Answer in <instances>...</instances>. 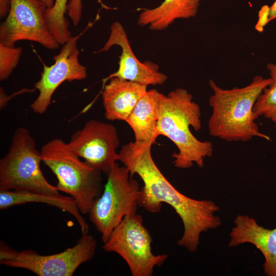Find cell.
Listing matches in <instances>:
<instances>
[{"mask_svg": "<svg viewBox=\"0 0 276 276\" xmlns=\"http://www.w3.org/2000/svg\"><path fill=\"white\" fill-rule=\"evenodd\" d=\"M152 144L134 141L123 145L119 152V160L127 168L131 177L137 174L143 182L138 206L150 213H157L163 203L170 205L183 225V235L177 241L178 245L195 252L200 234L220 226V217L214 215L219 208L211 200H196L178 191L155 163L151 154Z\"/></svg>", "mask_w": 276, "mask_h": 276, "instance_id": "cell-1", "label": "cell"}, {"mask_svg": "<svg viewBox=\"0 0 276 276\" xmlns=\"http://www.w3.org/2000/svg\"><path fill=\"white\" fill-rule=\"evenodd\" d=\"M271 81L270 78L256 76L245 86L224 89L210 79L209 85L213 93L209 99L210 135L227 142H247L254 137L271 141L260 131L254 112L258 97Z\"/></svg>", "mask_w": 276, "mask_h": 276, "instance_id": "cell-2", "label": "cell"}, {"mask_svg": "<svg viewBox=\"0 0 276 276\" xmlns=\"http://www.w3.org/2000/svg\"><path fill=\"white\" fill-rule=\"evenodd\" d=\"M201 109L186 89L177 88L167 95L161 93L157 133L170 140L176 146L173 163L179 169H188L195 163L202 167L206 157L213 153L211 142L201 141L192 133L201 128Z\"/></svg>", "mask_w": 276, "mask_h": 276, "instance_id": "cell-3", "label": "cell"}, {"mask_svg": "<svg viewBox=\"0 0 276 276\" xmlns=\"http://www.w3.org/2000/svg\"><path fill=\"white\" fill-rule=\"evenodd\" d=\"M40 152L42 162L57 179L58 191L69 194L81 213L88 214L103 191L102 172L81 160L58 138L44 144Z\"/></svg>", "mask_w": 276, "mask_h": 276, "instance_id": "cell-4", "label": "cell"}, {"mask_svg": "<svg viewBox=\"0 0 276 276\" xmlns=\"http://www.w3.org/2000/svg\"><path fill=\"white\" fill-rule=\"evenodd\" d=\"M41 152L28 129L18 127L12 135L7 154L0 160V191H29L59 195L40 169Z\"/></svg>", "mask_w": 276, "mask_h": 276, "instance_id": "cell-5", "label": "cell"}, {"mask_svg": "<svg viewBox=\"0 0 276 276\" xmlns=\"http://www.w3.org/2000/svg\"><path fill=\"white\" fill-rule=\"evenodd\" d=\"M107 176L102 193L88 213L103 243L125 216L136 213L141 190L138 181L133 179L127 168L117 163Z\"/></svg>", "mask_w": 276, "mask_h": 276, "instance_id": "cell-6", "label": "cell"}, {"mask_svg": "<svg viewBox=\"0 0 276 276\" xmlns=\"http://www.w3.org/2000/svg\"><path fill=\"white\" fill-rule=\"evenodd\" d=\"M96 248V240L88 233L82 234L73 247L50 255L31 249L17 251L1 242L0 263L24 268L39 276H72L81 264L93 258Z\"/></svg>", "mask_w": 276, "mask_h": 276, "instance_id": "cell-7", "label": "cell"}, {"mask_svg": "<svg viewBox=\"0 0 276 276\" xmlns=\"http://www.w3.org/2000/svg\"><path fill=\"white\" fill-rule=\"evenodd\" d=\"M152 241L149 231L144 225L142 216L135 213L123 218L102 248L120 255L127 264L132 276H151L154 268L162 266L168 258L167 254L152 253Z\"/></svg>", "mask_w": 276, "mask_h": 276, "instance_id": "cell-8", "label": "cell"}, {"mask_svg": "<svg viewBox=\"0 0 276 276\" xmlns=\"http://www.w3.org/2000/svg\"><path fill=\"white\" fill-rule=\"evenodd\" d=\"M47 9L39 0H10L9 11L0 26V43L14 47L18 41L29 40L49 50L58 49L60 44L45 20Z\"/></svg>", "mask_w": 276, "mask_h": 276, "instance_id": "cell-9", "label": "cell"}, {"mask_svg": "<svg viewBox=\"0 0 276 276\" xmlns=\"http://www.w3.org/2000/svg\"><path fill=\"white\" fill-rule=\"evenodd\" d=\"M67 144L76 155L106 175L119 160L118 134L111 124L89 120L72 135Z\"/></svg>", "mask_w": 276, "mask_h": 276, "instance_id": "cell-10", "label": "cell"}, {"mask_svg": "<svg viewBox=\"0 0 276 276\" xmlns=\"http://www.w3.org/2000/svg\"><path fill=\"white\" fill-rule=\"evenodd\" d=\"M85 31L72 36L63 45L59 53L54 57L53 64L43 65L40 78L34 84L39 94L30 105L34 112L42 114L47 111L54 93L63 82L81 80L86 78V67L79 62V51L77 47V41Z\"/></svg>", "mask_w": 276, "mask_h": 276, "instance_id": "cell-11", "label": "cell"}, {"mask_svg": "<svg viewBox=\"0 0 276 276\" xmlns=\"http://www.w3.org/2000/svg\"><path fill=\"white\" fill-rule=\"evenodd\" d=\"M110 30L107 41L98 52H106L112 46L118 45L121 49V54L118 70L107 79L116 77L147 86L160 85L167 81V75L159 71L157 64L150 61L142 62L136 57L126 32L120 22H113Z\"/></svg>", "mask_w": 276, "mask_h": 276, "instance_id": "cell-12", "label": "cell"}, {"mask_svg": "<svg viewBox=\"0 0 276 276\" xmlns=\"http://www.w3.org/2000/svg\"><path fill=\"white\" fill-rule=\"evenodd\" d=\"M235 226L230 233L229 247L250 243L258 248L265 258L264 272L276 276V227L270 229L259 225L254 218L239 215L234 220Z\"/></svg>", "mask_w": 276, "mask_h": 276, "instance_id": "cell-13", "label": "cell"}, {"mask_svg": "<svg viewBox=\"0 0 276 276\" xmlns=\"http://www.w3.org/2000/svg\"><path fill=\"white\" fill-rule=\"evenodd\" d=\"M102 91L105 118L125 121L147 91V85L116 77L109 79Z\"/></svg>", "mask_w": 276, "mask_h": 276, "instance_id": "cell-14", "label": "cell"}, {"mask_svg": "<svg viewBox=\"0 0 276 276\" xmlns=\"http://www.w3.org/2000/svg\"><path fill=\"white\" fill-rule=\"evenodd\" d=\"M160 95L155 89L147 90L126 120L133 132L135 142L153 144L158 137Z\"/></svg>", "mask_w": 276, "mask_h": 276, "instance_id": "cell-15", "label": "cell"}, {"mask_svg": "<svg viewBox=\"0 0 276 276\" xmlns=\"http://www.w3.org/2000/svg\"><path fill=\"white\" fill-rule=\"evenodd\" d=\"M201 0H164L153 9H146L140 14L137 24L147 26L153 31L165 30L176 19L195 17Z\"/></svg>", "mask_w": 276, "mask_h": 276, "instance_id": "cell-16", "label": "cell"}, {"mask_svg": "<svg viewBox=\"0 0 276 276\" xmlns=\"http://www.w3.org/2000/svg\"><path fill=\"white\" fill-rule=\"evenodd\" d=\"M29 202L43 203L54 206L73 216L76 219L82 234L87 233L89 226L83 217L74 199L71 196L50 195L40 193L7 190L0 191V209Z\"/></svg>", "mask_w": 276, "mask_h": 276, "instance_id": "cell-17", "label": "cell"}, {"mask_svg": "<svg viewBox=\"0 0 276 276\" xmlns=\"http://www.w3.org/2000/svg\"><path fill=\"white\" fill-rule=\"evenodd\" d=\"M67 0H55L53 6L47 9L44 18L51 33L60 44L63 45L72 37L69 22L65 16Z\"/></svg>", "mask_w": 276, "mask_h": 276, "instance_id": "cell-18", "label": "cell"}, {"mask_svg": "<svg viewBox=\"0 0 276 276\" xmlns=\"http://www.w3.org/2000/svg\"><path fill=\"white\" fill-rule=\"evenodd\" d=\"M267 68L271 81L258 97L254 112L257 119L263 117L276 125V64L268 63Z\"/></svg>", "mask_w": 276, "mask_h": 276, "instance_id": "cell-19", "label": "cell"}, {"mask_svg": "<svg viewBox=\"0 0 276 276\" xmlns=\"http://www.w3.org/2000/svg\"><path fill=\"white\" fill-rule=\"evenodd\" d=\"M22 50L20 47H9L0 43V80H7L18 64Z\"/></svg>", "mask_w": 276, "mask_h": 276, "instance_id": "cell-20", "label": "cell"}, {"mask_svg": "<svg viewBox=\"0 0 276 276\" xmlns=\"http://www.w3.org/2000/svg\"><path fill=\"white\" fill-rule=\"evenodd\" d=\"M82 7V0H69L68 2L66 13L75 26H77L80 21Z\"/></svg>", "mask_w": 276, "mask_h": 276, "instance_id": "cell-21", "label": "cell"}, {"mask_svg": "<svg viewBox=\"0 0 276 276\" xmlns=\"http://www.w3.org/2000/svg\"><path fill=\"white\" fill-rule=\"evenodd\" d=\"M269 7L263 6L258 13V20L255 25V29L259 32H262L264 27L269 22Z\"/></svg>", "mask_w": 276, "mask_h": 276, "instance_id": "cell-22", "label": "cell"}, {"mask_svg": "<svg viewBox=\"0 0 276 276\" xmlns=\"http://www.w3.org/2000/svg\"><path fill=\"white\" fill-rule=\"evenodd\" d=\"M10 0H0L1 18L6 17L9 11Z\"/></svg>", "mask_w": 276, "mask_h": 276, "instance_id": "cell-23", "label": "cell"}, {"mask_svg": "<svg viewBox=\"0 0 276 276\" xmlns=\"http://www.w3.org/2000/svg\"><path fill=\"white\" fill-rule=\"evenodd\" d=\"M275 18H276V0L274 3L270 7H269L268 17L269 22Z\"/></svg>", "mask_w": 276, "mask_h": 276, "instance_id": "cell-24", "label": "cell"}, {"mask_svg": "<svg viewBox=\"0 0 276 276\" xmlns=\"http://www.w3.org/2000/svg\"><path fill=\"white\" fill-rule=\"evenodd\" d=\"M43 2L47 6L48 9L52 8L55 3V0H39Z\"/></svg>", "mask_w": 276, "mask_h": 276, "instance_id": "cell-25", "label": "cell"}]
</instances>
